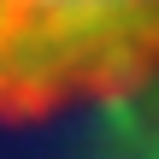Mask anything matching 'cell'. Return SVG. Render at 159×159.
Listing matches in <instances>:
<instances>
[{
    "label": "cell",
    "mask_w": 159,
    "mask_h": 159,
    "mask_svg": "<svg viewBox=\"0 0 159 159\" xmlns=\"http://www.w3.org/2000/svg\"><path fill=\"white\" fill-rule=\"evenodd\" d=\"M159 77V0H0V124L130 94Z\"/></svg>",
    "instance_id": "1"
}]
</instances>
